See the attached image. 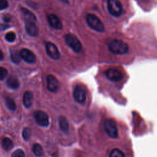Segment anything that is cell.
Returning a JSON list of instances; mask_svg holds the SVG:
<instances>
[{"label":"cell","instance_id":"26","mask_svg":"<svg viewBox=\"0 0 157 157\" xmlns=\"http://www.w3.org/2000/svg\"><path fill=\"white\" fill-rule=\"evenodd\" d=\"M7 75V71L3 67H0V80H4Z\"/></svg>","mask_w":157,"mask_h":157},{"label":"cell","instance_id":"22","mask_svg":"<svg viewBox=\"0 0 157 157\" xmlns=\"http://www.w3.org/2000/svg\"><path fill=\"white\" fill-rule=\"evenodd\" d=\"M109 157H124V154L121 150L118 148H113L110 151Z\"/></svg>","mask_w":157,"mask_h":157},{"label":"cell","instance_id":"11","mask_svg":"<svg viewBox=\"0 0 157 157\" xmlns=\"http://www.w3.org/2000/svg\"><path fill=\"white\" fill-rule=\"evenodd\" d=\"M20 55L21 58L28 63H34L36 61V55L32 51L27 48L21 49Z\"/></svg>","mask_w":157,"mask_h":157},{"label":"cell","instance_id":"14","mask_svg":"<svg viewBox=\"0 0 157 157\" xmlns=\"http://www.w3.org/2000/svg\"><path fill=\"white\" fill-rule=\"evenodd\" d=\"M33 99H34V96L33 93L29 91H26L24 93L23 98V102L24 106L26 108L30 107L33 104Z\"/></svg>","mask_w":157,"mask_h":157},{"label":"cell","instance_id":"18","mask_svg":"<svg viewBox=\"0 0 157 157\" xmlns=\"http://www.w3.org/2000/svg\"><path fill=\"white\" fill-rule=\"evenodd\" d=\"M2 146L4 150L6 151H9L13 147V143L9 138L4 137L2 140Z\"/></svg>","mask_w":157,"mask_h":157},{"label":"cell","instance_id":"27","mask_svg":"<svg viewBox=\"0 0 157 157\" xmlns=\"http://www.w3.org/2000/svg\"><path fill=\"white\" fill-rule=\"evenodd\" d=\"M8 6V2L7 0H0V10L6 9Z\"/></svg>","mask_w":157,"mask_h":157},{"label":"cell","instance_id":"4","mask_svg":"<svg viewBox=\"0 0 157 157\" xmlns=\"http://www.w3.org/2000/svg\"><path fill=\"white\" fill-rule=\"evenodd\" d=\"M66 44L75 53H79L82 48V45L79 39L73 34H67L64 36Z\"/></svg>","mask_w":157,"mask_h":157},{"label":"cell","instance_id":"10","mask_svg":"<svg viewBox=\"0 0 157 157\" xmlns=\"http://www.w3.org/2000/svg\"><path fill=\"white\" fill-rule=\"evenodd\" d=\"M46 51L48 55L53 59L59 58L60 54L57 47L52 42H48L46 45Z\"/></svg>","mask_w":157,"mask_h":157},{"label":"cell","instance_id":"13","mask_svg":"<svg viewBox=\"0 0 157 157\" xmlns=\"http://www.w3.org/2000/svg\"><path fill=\"white\" fill-rule=\"evenodd\" d=\"M25 29L27 33L31 36H36L38 34L39 30L37 26L36 25L34 22L26 21Z\"/></svg>","mask_w":157,"mask_h":157},{"label":"cell","instance_id":"6","mask_svg":"<svg viewBox=\"0 0 157 157\" xmlns=\"http://www.w3.org/2000/svg\"><path fill=\"white\" fill-rule=\"evenodd\" d=\"M73 96L77 102L83 104L86 98V91L85 87L80 85L75 86L73 91Z\"/></svg>","mask_w":157,"mask_h":157},{"label":"cell","instance_id":"21","mask_svg":"<svg viewBox=\"0 0 157 157\" xmlns=\"http://www.w3.org/2000/svg\"><path fill=\"white\" fill-rule=\"evenodd\" d=\"M11 59L14 63H19L21 61V56L20 55V52H18L17 50H13L11 52V55H10Z\"/></svg>","mask_w":157,"mask_h":157},{"label":"cell","instance_id":"19","mask_svg":"<svg viewBox=\"0 0 157 157\" xmlns=\"http://www.w3.org/2000/svg\"><path fill=\"white\" fill-rule=\"evenodd\" d=\"M33 151L34 154L37 157H42L44 156V150L42 146L39 144H34L33 147Z\"/></svg>","mask_w":157,"mask_h":157},{"label":"cell","instance_id":"7","mask_svg":"<svg viewBox=\"0 0 157 157\" xmlns=\"http://www.w3.org/2000/svg\"><path fill=\"white\" fill-rule=\"evenodd\" d=\"M104 74L107 79L112 82L121 81L124 76L123 73L115 68H109L104 71Z\"/></svg>","mask_w":157,"mask_h":157},{"label":"cell","instance_id":"9","mask_svg":"<svg viewBox=\"0 0 157 157\" xmlns=\"http://www.w3.org/2000/svg\"><path fill=\"white\" fill-rule=\"evenodd\" d=\"M47 88L51 92H56L59 88L58 80L53 75H48L47 77Z\"/></svg>","mask_w":157,"mask_h":157},{"label":"cell","instance_id":"28","mask_svg":"<svg viewBox=\"0 0 157 157\" xmlns=\"http://www.w3.org/2000/svg\"><path fill=\"white\" fill-rule=\"evenodd\" d=\"M10 19H11V17H10V16L9 15H8V14L4 15L3 16V20H4L5 22H6V23L9 22V21H10Z\"/></svg>","mask_w":157,"mask_h":157},{"label":"cell","instance_id":"8","mask_svg":"<svg viewBox=\"0 0 157 157\" xmlns=\"http://www.w3.org/2000/svg\"><path fill=\"white\" fill-rule=\"evenodd\" d=\"M36 122L41 126H47L49 124V118L48 115L41 110L36 111L34 113Z\"/></svg>","mask_w":157,"mask_h":157},{"label":"cell","instance_id":"12","mask_svg":"<svg viewBox=\"0 0 157 157\" xmlns=\"http://www.w3.org/2000/svg\"><path fill=\"white\" fill-rule=\"evenodd\" d=\"M48 21L50 26L58 30H60L63 28V25L59 18L55 14H50L47 17Z\"/></svg>","mask_w":157,"mask_h":157},{"label":"cell","instance_id":"30","mask_svg":"<svg viewBox=\"0 0 157 157\" xmlns=\"http://www.w3.org/2000/svg\"><path fill=\"white\" fill-rule=\"evenodd\" d=\"M4 58V55H3V53L1 50H0V61L2 60Z\"/></svg>","mask_w":157,"mask_h":157},{"label":"cell","instance_id":"5","mask_svg":"<svg viewBox=\"0 0 157 157\" xmlns=\"http://www.w3.org/2000/svg\"><path fill=\"white\" fill-rule=\"evenodd\" d=\"M104 130L109 137L112 139H116L118 136V131L116 123L112 120L107 119L104 121Z\"/></svg>","mask_w":157,"mask_h":157},{"label":"cell","instance_id":"3","mask_svg":"<svg viewBox=\"0 0 157 157\" xmlns=\"http://www.w3.org/2000/svg\"><path fill=\"white\" fill-rule=\"evenodd\" d=\"M107 7L109 12L113 17H120L123 11V5L120 0H107Z\"/></svg>","mask_w":157,"mask_h":157},{"label":"cell","instance_id":"29","mask_svg":"<svg viewBox=\"0 0 157 157\" xmlns=\"http://www.w3.org/2000/svg\"><path fill=\"white\" fill-rule=\"evenodd\" d=\"M9 26L7 25H4V24H1L0 23V31H4V29H6V28H9Z\"/></svg>","mask_w":157,"mask_h":157},{"label":"cell","instance_id":"23","mask_svg":"<svg viewBox=\"0 0 157 157\" xmlns=\"http://www.w3.org/2000/svg\"><path fill=\"white\" fill-rule=\"evenodd\" d=\"M31 134V131L29 128H25L22 132V136L24 140H28Z\"/></svg>","mask_w":157,"mask_h":157},{"label":"cell","instance_id":"16","mask_svg":"<svg viewBox=\"0 0 157 157\" xmlns=\"http://www.w3.org/2000/svg\"><path fill=\"white\" fill-rule=\"evenodd\" d=\"M6 84L9 88L12 90H16L20 86L19 81L15 76H10L7 80Z\"/></svg>","mask_w":157,"mask_h":157},{"label":"cell","instance_id":"2","mask_svg":"<svg viewBox=\"0 0 157 157\" xmlns=\"http://www.w3.org/2000/svg\"><path fill=\"white\" fill-rule=\"evenodd\" d=\"M86 21L88 25L93 30L100 33L104 31V25L96 15L88 13L86 17Z\"/></svg>","mask_w":157,"mask_h":157},{"label":"cell","instance_id":"1","mask_svg":"<svg viewBox=\"0 0 157 157\" xmlns=\"http://www.w3.org/2000/svg\"><path fill=\"white\" fill-rule=\"evenodd\" d=\"M109 50L116 55H124L128 52V45L121 40L114 39L109 44Z\"/></svg>","mask_w":157,"mask_h":157},{"label":"cell","instance_id":"25","mask_svg":"<svg viewBox=\"0 0 157 157\" xmlns=\"http://www.w3.org/2000/svg\"><path fill=\"white\" fill-rule=\"evenodd\" d=\"M15 34L13 32L7 33L5 36V39L9 42H13L15 39Z\"/></svg>","mask_w":157,"mask_h":157},{"label":"cell","instance_id":"24","mask_svg":"<svg viewBox=\"0 0 157 157\" xmlns=\"http://www.w3.org/2000/svg\"><path fill=\"white\" fill-rule=\"evenodd\" d=\"M11 157H25V155L22 150L17 149L12 153Z\"/></svg>","mask_w":157,"mask_h":157},{"label":"cell","instance_id":"20","mask_svg":"<svg viewBox=\"0 0 157 157\" xmlns=\"http://www.w3.org/2000/svg\"><path fill=\"white\" fill-rule=\"evenodd\" d=\"M6 104L7 107L11 111H15L16 109V104L15 101L10 98H6Z\"/></svg>","mask_w":157,"mask_h":157},{"label":"cell","instance_id":"31","mask_svg":"<svg viewBox=\"0 0 157 157\" xmlns=\"http://www.w3.org/2000/svg\"><path fill=\"white\" fill-rule=\"evenodd\" d=\"M61 1H63L64 2H66L67 1V0H61Z\"/></svg>","mask_w":157,"mask_h":157},{"label":"cell","instance_id":"15","mask_svg":"<svg viewBox=\"0 0 157 157\" xmlns=\"http://www.w3.org/2000/svg\"><path fill=\"white\" fill-rule=\"evenodd\" d=\"M21 13L25 19L26 21H31V22H34L36 20V17L34 15L33 13H32L31 11L28 10L26 8L21 7Z\"/></svg>","mask_w":157,"mask_h":157},{"label":"cell","instance_id":"17","mask_svg":"<svg viewBox=\"0 0 157 157\" xmlns=\"http://www.w3.org/2000/svg\"><path fill=\"white\" fill-rule=\"evenodd\" d=\"M59 128L62 131H63L64 132H68L69 129V123H68L66 118L64 117H63V116L59 117Z\"/></svg>","mask_w":157,"mask_h":157}]
</instances>
